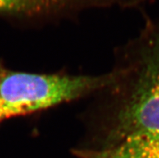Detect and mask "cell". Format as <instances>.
Instances as JSON below:
<instances>
[{
	"mask_svg": "<svg viewBox=\"0 0 159 158\" xmlns=\"http://www.w3.org/2000/svg\"><path fill=\"white\" fill-rule=\"evenodd\" d=\"M6 119H8V116L7 115L6 112L4 111L3 109L0 106V121H2L3 120H6Z\"/></svg>",
	"mask_w": 159,
	"mask_h": 158,
	"instance_id": "5",
	"label": "cell"
},
{
	"mask_svg": "<svg viewBox=\"0 0 159 158\" xmlns=\"http://www.w3.org/2000/svg\"><path fill=\"white\" fill-rule=\"evenodd\" d=\"M129 73L128 93L116 114L112 140L159 132V21L143 32Z\"/></svg>",
	"mask_w": 159,
	"mask_h": 158,
	"instance_id": "2",
	"label": "cell"
},
{
	"mask_svg": "<svg viewBox=\"0 0 159 158\" xmlns=\"http://www.w3.org/2000/svg\"><path fill=\"white\" fill-rule=\"evenodd\" d=\"M116 74L70 76L12 71L0 67V106L8 118L70 102L116 82Z\"/></svg>",
	"mask_w": 159,
	"mask_h": 158,
	"instance_id": "1",
	"label": "cell"
},
{
	"mask_svg": "<svg viewBox=\"0 0 159 158\" xmlns=\"http://www.w3.org/2000/svg\"><path fill=\"white\" fill-rule=\"evenodd\" d=\"M95 158H159V132H142L111 140Z\"/></svg>",
	"mask_w": 159,
	"mask_h": 158,
	"instance_id": "3",
	"label": "cell"
},
{
	"mask_svg": "<svg viewBox=\"0 0 159 158\" xmlns=\"http://www.w3.org/2000/svg\"><path fill=\"white\" fill-rule=\"evenodd\" d=\"M10 0H0V12L10 14Z\"/></svg>",
	"mask_w": 159,
	"mask_h": 158,
	"instance_id": "4",
	"label": "cell"
}]
</instances>
